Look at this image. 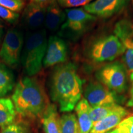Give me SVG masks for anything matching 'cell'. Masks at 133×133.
Segmentation results:
<instances>
[{"label":"cell","mask_w":133,"mask_h":133,"mask_svg":"<svg viewBox=\"0 0 133 133\" xmlns=\"http://www.w3.org/2000/svg\"><path fill=\"white\" fill-rule=\"evenodd\" d=\"M84 98L91 107H96L110 104H118L119 97L117 94L99 81H90L84 89Z\"/></svg>","instance_id":"ba28073f"},{"label":"cell","mask_w":133,"mask_h":133,"mask_svg":"<svg viewBox=\"0 0 133 133\" xmlns=\"http://www.w3.org/2000/svg\"><path fill=\"white\" fill-rule=\"evenodd\" d=\"M129 111L122 106L119 107L109 115L93 124L90 133H107L117 127L119 123L129 115Z\"/></svg>","instance_id":"4fadbf2b"},{"label":"cell","mask_w":133,"mask_h":133,"mask_svg":"<svg viewBox=\"0 0 133 133\" xmlns=\"http://www.w3.org/2000/svg\"><path fill=\"white\" fill-rule=\"evenodd\" d=\"M130 1H131V3H132V4L133 5V0H130Z\"/></svg>","instance_id":"f546056e"},{"label":"cell","mask_w":133,"mask_h":133,"mask_svg":"<svg viewBox=\"0 0 133 133\" xmlns=\"http://www.w3.org/2000/svg\"><path fill=\"white\" fill-rule=\"evenodd\" d=\"M123 52V45L115 35L96 38L89 43L86 49L87 57L96 63L111 62Z\"/></svg>","instance_id":"277c9868"},{"label":"cell","mask_w":133,"mask_h":133,"mask_svg":"<svg viewBox=\"0 0 133 133\" xmlns=\"http://www.w3.org/2000/svg\"><path fill=\"white\" fill-rule=\"evenodd\" d=\"M68 56V47L62 38L52 35L48 40L46 52L43 61L45 68L56 66L66 62Z\"/></svg>","instance_id":"8fae6325"},{"label":"cell","mask_w":133,"mask_h":133,"mask_svg":"<svg viewBox=\"0 0 133 133\" xmlns=\"http://www.w3.org/2000/svg\"><path fill=\"white\" fill-rule=\"evenodd\" d=\"M49 89L51 100L61 112H72L83 94V81L76 66L71 62L55 66L49 76Z\"/></svg>","instance_id":"6da1fadb"},{"label":"cell","mask_w":133,"mask_h":133,"mask_svg":"<svg viewBox=\"0 0 133 133\" xmlns=\"http://www.w3.org/2000/svg\"><path fill=\"white\" fill-rule=\"evenodd\" d=\"M66 14L60 6L57 0H52L46 7L44 26L51 32H55L61 29L65 20Z\"/></svg>","instance_id":"5bb4252c"},{"label":"cell","mask_w":133,"mask_h":133,"mask_svg":"<svg viewBox=\"0 0 133 133\" xmlns=\"http://www.w3.org/2000/svg\"><path fill=\"white\" fill-rule=\"evenodd\" d=\"M129 2L130 0H94L83 8L93 16L106 19L120 12Z\"/></svg>","instance_id":"30bf717a"},{"label":"cell","mask_w":133,"mask_h":133,"mask_svg":"<svg viewBox=\"0 0 133 133\" xmlns=\"http://www.w3.org/2000/svg\"><path fill=\"white\" fill-rule=\"evenodd\" d=\"M109 133V132H108ZM109 133H129L128 130L125 127L122 126L118 125L116 128L114 129V130L110 132Z\"/></svg>","instance_id":"4316f807"},{"label":"cell","mask_w":133,"mask_h":133,"mask_svg":"<svg viewBox=\"0 0 133 133\" xmlns=\"http://www.w3.org/2000/svg\"><path fill=\"white\" fill-rule=\"evenodd\" d=\"M0 133H30L29 125L22 121H15L2 129Z\"/></svg>","instance_id":"44dd1931"},{"label":"cell","mask_w":133,"mask_h":133,"mask_svg":"<svg viewBox=\"0 0 133 133\" xmlns=\"http://www.w3.org/2000/svg\"><path fill=\"white\" fill-rule=\"evenodd\" d=\"M51 1L52 0H30L31 2L35 3L43 6H46V7Z\"/></svg>","instance_id":"83f0119b"},{"label":"cell","mask_w":133,"mask_h":133,"mask_svg":"<svg viewBox=\"0 0 133 133\" xmlns=\"http://www.w3.org/2000/svg\"><path fill=\"white\" fill-rule=\"evenodd\" d=\"M16 113L24 118H41L50 103L43 84L33 76L18 81L12 96Z\"/></svg>","instance_id":"7a4b0ae2"},{"label":"cell","mask_w":133,"mask_h":133,"mask_svg":"<svg viewBox=\"0 0 133 133\" xmlns=\"http://www.w3.org/2000/svg\"><path fill=\"white\" fill-rule=\"evenodd\" d=\"M19 14L0 6V18L10 24H15L19 18Z\"/></svg>","instance_id":"cb8c5ba5"},{"label":"cell","mask_w":133,"mask_h":133,"mask_svg":"<svg viewBox=\"0 0 133 133\" xmlns=\"http://www.w3.org/2000/svg\"><path fill=\"white\" fill-rule=\"evenodd\" d=\"M91 108L90 105L84 98H82L75 108L78 123L79 133L91 132L93 126L92 121L89 115Z\"/></svg>","instance_id":"2e32d148"},{"label":"cell","mask_w":133,"mask_h":133,"mask_svg":"<svg viewBox=\"0 0 133 133\" xmlns=\"http://www.w3.org/2000/svg\"><path fill=\"white\" fill-rule=\"evenodd\" d=\"M3 35V25L1 23V21H0V47L1 45V40H2V38Z\"/></svg>","instance_id":"f1b7e54d"},{"label":"cell","mask_w":133,"mask_h":133,"mask_svg":"<svg viewBox=\"0 0 133 133\" xmlns=\"http://www.w3.org/2000/svg\"><path fill=\"white\" fill-rule=\"evenodd\" d=\"M125 127L129 133H133V115L127 116L118 124Z\"/></svg>","instance_id":"d4e9b609"},{"label":"cell","mask_w":133,"mask_h":133,"mask_svg":"<svg viewBox=\"0 0 133 133\" xmlns=\"http://www.w3.org/2000/svg\"><path fill=\"white\" fill-rule=\"evenodd\" d=\"M107 133H108V132H107Z\"/></svg>","instance_id":"1f68e13d"},{"label":"cell","mask_w":133,"mask_h":133,"mask_svg":"<svg viewBox=\"0 0 133 133\" xmlns=\"http://www.w3.org/2000/svg\"><path fill=\"white\" fill-rule=\"evenodd\" d=\"M131 88L129 91V99L127 102V106L129 107H133V72L130 74Z\"/></svg>","instance_id":"484cf974"},{"label":"cell","mask_w":133,"mask_h":133,"mask_svg":"<svg viewBox=\"0 0 133 133\" xmlns=\"http://www.w3.org/2000/svg\"><path fill=\"white\" fill-rule=\"evenodd\" d=\"M0 130H1V129H0Z\"/></svg>","instance_id":"4dcf8cb0"},{"label":"cell","mask_w":133,"mask_h":133,"mask_svg":"<svg viewBox=\"0 0 133 133\" xmlns=\"http://www.w3.org/2000/svg\"><path fill=\"white\" fill-rule=\"evenodd\" d=\"M65 20L61 27L60 35L75 40L85 33L94 24L97 17L83 8L65 9Z\"/></svg>","instance_id":"5b68a950"},{"label":"cell","mask_w":133,"mask_h":133,"mask_svg":"<svg viewBox=\"0 0 133 133\" xmlns=\"http://www.w3.org/2000/svg\"><path fill=\"white\" fill-rule=\"evenodd\" d=\"M17 113L11 99L0 98V128H4L16 121Z\"/></svg>","instance_id":"e0dca14e"},{"label":"cell","mask_w":133,"mask_h":133,"mask_svg":"<svg viewBox=\"0 0 133 133\" xmlns=\"http://www.w3.org/2000/svg\"><path fill=\"white\" fill-rule=\"evenodd\" d=\"M46 30L29 31L25 38L21 62L25 74L33 76L40 72L48 45Z\"/></svg>","instance_id":"3957f363"},{"label":"cell","mask_w":133,"mask_h":133,"mask_svg":"<svg viewBox=\"0 0 133 133\" xmlns=\"http://www.w3.org/2000/svg\"><path fill=\"white\" fill-rule=\"evenodd\" d=\"M15 84L14 76L7 65L0 62V98L7 96L12 91Z\"/></svg>","instance_id":"ac0fdd59"},{"label":"cell","mask_w":133,"mask_h":133,"mask_svg":"<svg viewBox=\"0 0 133 133\" xmlns=\"http://www.w3.org/2000/svg\"><path fill=\"white\" fill-rule=\"evenodd\" d=\"M62 8L71 9L84 7L86 5L92 2L94 0H57Z\"/></svg>","instance_id":"7402d4cb"},{"label":"cell","mask_w":133,"mask_h":133,"mask_svg":"<svg viewBox=\"0 0 133 133\" xmlns=\"http://www.w3.org/2000/svg\"><path fill=\"white\" fill-rule=\"evenodd\" d=\"M46 7L30 1L25 8L22 15V22L30 31L43 29Z\"/></svg>","instance_id":"7c38bea8"},{"label":"cell","mask_w":133,"mask_h":133,"mask_svg":"<svg viewBox=\"0 0 133 133\" xmlns=\"http://www.w3.org/2000/svg\"><path fill=\"white\" fill-rule=\"evenodd\" d=\"M62 133H79L77 118L73 113H65L61 117Z\"/></svg>","instance_id":"ffe728a7"},{"label":"cell","mask_w":133,"mask_h":133,"mask_svg":"<svg viewBox=\"0 0 133 133\" xmlns=\"http://www.w3.org/2000/svg\"><path fill=\"white\" fill-rule=\"evenodd\" d=\"M45 133H62L61 117L56 105L50 104L41 118Z\"/></svg>","instance_id":"9a60e30c"},{"label":"cell","mask_w":133,"mask_h":133,"mask_svg":"<svg viewBox=\"0 0 133 133\" xmlns=\"http://www.w3.org/2000/svg\"><path fill=\"white\" fill-rule=\"evenodd\" d=\"M0 6L15 12H19L24 9V0H0Z\"/></svg>","instance_id":"603a6c76"},{"label":"cell","mask_w":133,"mask_h":133,"mask_svg":"<svg viewBox=\"0 0 133 133\" xmlns=\"http://www.w3.org/2000/svg\"><path fill=\"white\" fill-rule=\"evenodd\" d=\"M128 72L123 63L115 61L100 67L95 75L99 82L118 94L127 89Z\"/></svg>","instance_id":"8992f818"},{"label":"cell","mask_w":133,"mask_h":133,"mask_svg":"<svg viewBox=\"0 0 133 133\" xmlns=\"http://www.w3.org/2000/svg\"><path fill=\"white\" fill-rule=\"evenodd\" d=\"M24 44L22 33L17 29H10L5 35L0 47V60L10 67L18 66L21 61Z\"/></svg>","instance_id":"52a82bcc"},{"label":"cell","mask_w":133,"mask_h":133,"mask_svg":"<svg viewBox=\"0 0 133 133\" xmlns=\"http://www.w3.org/2000/svg\"><path fill=\"white\" fill-rule=\"evenodd\" d=\"M115 35L119 38L124 47L122 60L129 73L133 72V24L128 20H121L115 25Z\"/></svg>","instance_id":"9c48e42d"},{"label":"cell","mask_w":133,"mask_h":133,"mask_svg":"<svg viewBox=\"0 0 133 133\" xmlns=\"http://www.w3.org/2000/svg\"><path fill=\"white\" fill-rule=\"evenodd\" d=\"M118 104H110L96 107H91L89 115L93 124L109 115L119 107Z\"/></svg>","instance_id":"d6986e66"}]
</instances>
